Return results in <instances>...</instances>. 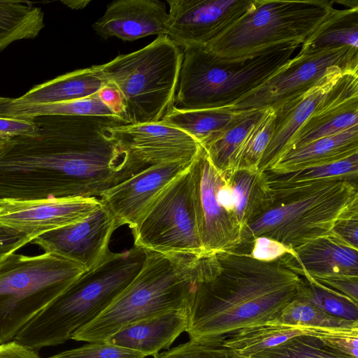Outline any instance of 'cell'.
I'll list each match as a JSON object with an SVG mask.
<instances>
[{
  "mask_svg": "<svg viewBox=\"0 0 358 358\" xmlns=\"http://www.w3.org/2000/svg\"><path fill=\"white\" fill-rule=\"evenodd\" d=\"M356 125H358V71H343L312 115L296 133L288 150L341 133Z\"/></svg>",
  "mask_w": 358,
  "mask_h": 358,
  "instance_id": "ac0fdd59",
  "label": "cell"
},
{
  "mask_svg": "<svg viewBox=\"0 0 358 358\" xmlns=\"http://www.w3.org/2000/svg\"><path fill=\"white\" fill-rule=\"evenodd\" d=\"M264 110L239 113L234 122L219 136L201 145L211 163L222 173L232 169L235 157L253 125Z\"/></svg>",
  "mask_w": 358,
  "mask_h": 358,
  "instance_id": "1f68e13d",
  "label": "cell"
},
{
  "mask_svg": "<svg viewBox=\"0 0 358 358\" xmlns=\"http://www.w3.org/2000/svg\"><path fill=\"white\" fill-rule=\"evenodd\" d=\"M182 59V48L160 35L140 50L99 65L123 97L126 124L158 122L173 108Z\"/></svg>",
  "mask_w": 358,
  "mask_h": 358,
  "instance_id": "52a82bcc",
  "label": "cell"
},
{
  "mask_svg": "<svg viewBox=\"0 0 358 358\" xmlns=\"http://www.w3.org/2000/svg\"><path fill=\"white\" fill-rule=\"evenodd\" d=\"M138 352L107 341L92 342L81 347L61 352L49 358H145Z\"/></svg>",
  "mask_w": 358,
  "mask_h": 358,
  "instance_id": "74e56055",
  "label": "cell"
},
{
  "mask_svg": "<svg viewBox=\"0 0 358 358\" xmlns=\"http://www.w3.org/2000/svg\"><path fill=\"white\" fill-rule=\"evenodd\" d=\"M301 46V54L343 47L358 50V5L334 8Z\"/></svg>",
  "mask_w": 358,
  "mask_h": 358,
  "instance_id": "83f0119b",
  "label": "cell"
},
{
  "mask_svg": "<svg viewBox=\"0 0 358 358\" xmlns=\"http://www.w3.org/2000/svg\"><path fill=\"white\" fill-rule=\"evenodd\" d=\"M33 240L31 236L0 223V262Z\"/></svg>",
  "mask_w": 358,
  "mask_h": 358,
  "instance_id": "60d3db41",
  "label": "cell"
},
{
  "mask_svg": "<svg viewBox=\"0 0 358 358\" xmlns=\"http://www.w3.org/2000/svg\"><path fill=\"white\" fill-rule=\"evenodd\" d=\"M266 173L271 189H284L301 185L333 180L357 181L358 153L343 159L304 168L302 169L275 173Z\"/></svg>",
  "mask_w": 358,
  "mask_h": 358,
  "instance_id": "4dcf8cb0",
  "label": "cell"
},
{
  "mask_svg": "<svg viewBox=\"0 0 358 358\" xmlns=\"http://www.w3.org/2000/svg\"><path fill=\"white\" fill-rule=\"evenodd\" d=\"M243 248L245 249L237 251L248 253L255 259L266 262L277 260L291 250L282 244L265 237L257 238Z\"/></svg>",
  "mask_w": 358,
  "mask_h": 358,
  "instance_id": "ab89813d",
  "label": "cell"
},
{
  "mask_svg": "<svg viewBox=\"0 0 358 358\" xmlns=\"http://www.w3.org/2000/svg\"><path fill=\"white\" fill-rule=\"evenodd\" d=\"M189 315V308L169 310L129 325L106 341L155 357L186 331Z\"/></svg>",
  "mask_w": 358,
  "mask_h": 358,
  "instance_id": "7402d4cb",
  "label": "cell"
},
{
  "mask_svg": "<svg viewBox=\"0 0 358 358\" xmlns=\"http://www.w3.org/2000/svg\"><path fill=\"white\" fill-rule=\"evenodd\" d=\"M329 330L267 322L237 330L223 337V345L236 356L247 358L301 334L322 338Z\"/></svg>",
  "mask_w": 358,
  "mask_h": 358,
  "instance_id": "484cf974",
  "label": "cell"
},
{
  "mask_svg": "<svg viewBox=\"0 0 358 358\" xmlns=\"http://www.w3.org/2000/svg\"><path fill=\"white\" fill-rule=\"evenodd\" d=\"M192 162L148 166L106 190L99 200L113 215L118 227L127 224L131 229L160 192Z\"/></svg>",
  "mask_w": 358,
  "mask_h": 358,
  "instance_id": "e0dca14e",
  "label": "cell"
},
{
  "mask_svg": "<svg viewBox=\"0 0 358 358\" xmlns=\"http://www.w3.org/2000/svg\"><path fill=\"white\" fill-rule=\"evenodd\" d=\"M273 323L332 331H358V322L330 315L309 302L296 297Z\"/></svg>",
  "mask_w": 358,
  "mask_h": 358,
  "instance_id": "d6a6232c",
  "label": "cell"
},
{
  "mask_svg": "<svg viewBox=\"0 0 358 358\" xmlns=\"http://www.w3.org/2000/svg\"><path fill=\"white\" fill-rule=\"evenodd\" d=\"M275 112L266 110L250 130L234 161L232 169H258L273 130Z\"/></svg>",
  "mask_w": 358,
  "mask_h": 358,
  "instance_id": "d590c367",
  "label": "cell"
},
{
  "mask_svg": "<svg viewBox=\"0 0 358 358\" xmlns=\"http://www.w3.org/2000/svg\"><path fill=\"white\" fill-rule=\"evenodd\" d=\"M38 131L11 138L0 155V200L100 197L131 176L127 152L107 129L117 117L51 115Z\"/></svg>",
  "mask_w": 358,
  "mask_h": 358,
  "instance_id": "6da1fadb",
  "label": "cell"
},
{
  "mask_svg": "<svg viewBox=\"0 0 358 358\" xmlns=\"http://www.w3.org/2000/svg\"><path fill=\"white\" fill-rule=\"evenodd\" d=\"M166 34L180 48L206 47L253 6L254 0H167Z\"/></svg>",
  "mask_w": 358,
  "mask_h": 358,
  "instance_id": "4fadbf2b",
  "label": "cell"
},
{
  "mask_svg": "<svg viewBox=\"0 0 358 358\" xmlns=\"http://www.w3.org/2000/svg\"><path fill=\"white\" fill-rule=\"evenodd\" d=\"M301 45L285 43L237 59L220 57L205 47L185 48L173 108H228L287 64Z\"/></svg>",
  "mask_w": 358,
  "mask_h": 358,
  "instance_id": "277c9868",
  "label": "cell"
},
{
  "mask_svg": "<svg viewBox=\"0 0 358 358\" xmlns=\"http://www.w3.org/2000/svg\"><path fill=\"white\" fill-rule=\"evenodd\" d=\"M155 358H236L234 353L223 345V337L192 340L168 351L158 354Z\"/></svg>",
  "mask_w": 358,
  "mask_h": 358,
  "instance_id": "8d00e7d4",
  "label": "cell"
},
{
  "mask_svg": "<svg viewBox=\"0 0 358 358\" xmlns=\"http://www.w3.org/2000/svg\"><path fill=\"white\" fill-rule=\"evenodd\" d=\"M272 202L241 233L238 248L265 237L293 249L331 234L336 221L358 205L356 181L333 180L271 189Z\"/></svg>",
  "mask_w": 358,
  "mask_h": 358,
  "instance_id": "8992f818",
  "label": "cell"
},
{
  "mask_svg": "<svg viewBox=\"0 0 358 358\" xmlns=\"http://www.w3.org/2000/svg\"><path fill=\"white\" fill-rule=\"evenodd\" d=\"M107 131L138 171L152 165L192 162L201 148L185 131L161 121L124 124L108 127Z\"/></svg>",
  "mask_w": 358,
  "mask_h": 358,
  "instance_id": "5bb4252c",
  "label": "cell"
},
{
  "mask_svg": "<svg viewBox=\"0 0 358 358\" xmlns=\"http://www.w3.org/2000/svg\"><path fill=\"white\" fill-rule=\"evenodd\" d=\"M238 115L225 108L192 110L173 108L161 122L185 131L203 145L224 131Z\"/></svg>",
  "mask_w": 358,
  "mask_h": 358,
  "instance_id": "f1b7e54d",
  "label": "cell"
},
{
  "mask_svg": "<svg viewBox=\"0 0 358 358\" xmlns=\"http://www.w3.org/2000/svg\"><path fill=\"white\" fill-rule=\"evenodd\" d=\"M108 82L99 65L76 70L37 85L17 99L23 103H45L73 101L96 94Z\"/></svg>",
  "mask_w": 358,
  "mask_h": 358,
  "instance_id": "cb8c5ba5",
  "label": "cell"
},
{
  "mask_svg": "<svg viewBox=\"0 0 358 358\" xmlns=\"http://www.w3.org/2000/svg\"><path fill=\"white\" fill-rule=\"evenodd\" d=\"M235 355V354H234ZM236 358H243L236 356ZM247 358H354L322 338L301 334Z\"/></svg>",
  "mask_w": 358,
  "mask_h": 358,
  "instance_id": "e575fe53",
  "label": "cell"
},
{
  "mask_svg": "<svg viewBox=\"0 0 358 358\" xmlns=\"http://www.w3.org/2000/svg\"><path fill=\"white\" fill-rule=\"evenodd\" d=\"M90 1H62V3L72 9H81L85 8Z\"/></svg>",
  "mask_w": 358,
  "mask_h": 358,
  "instance_id": "bcb514c9",
  "label": "cell"
},
{
  "mask_svg": "<svg viewBox=\"0 0 358 358\" xmlns=\"http://www.w3.org/2000/svg\"><path fill=\"white\" fill-rule=\"evenodd\" d=\"M331 234L349 246L358 249V205L351 208L336 221Z\"/></svg>",
  "mask_w": 358,
  "mask_h": 358,
  "instance_id": "f35d334b",
  "label": "cell"
},
{
  "mask_svg": "<svg viewBox=\"0 0 358 358\" xmlns=\"http://www.w3.org/2000/svg\"><path fill=\"white\" fill-rule=\"evenodd\" d=\"M336 69L358 71V50L348 47L301 54L232 106L233 112L278 109Z\"/></svg>",
  "mask_w": 358,
  "mask_h": 358,
  "instance_id": "8fae6325",
  "label": "cell"
},
{
  "mask_svg": "<svg viewBox=\"0 0 358 358\" xmlns=\"http://www.w3.org/2000/svg\"><path fill=\"white\" fill-rule=\"evenodd\" d=\"M277 260L305 278L358 277V249L349 246L332 234L291 249Z\"/></svg>",
  "mask_w": 358,
  "mask_h": 358,
  "instance_id": "d6986e66",
  "label": "cell"
},
{
  "mask_svg": "<svg viewBox=\"0 0 358 358\" xmlns=\"http://www.w3.org/2000/svg\"><path fill=\"white\" fill-rule=\"evenodd\" d=\"M224 175L232 190L234 215L242 230L272 202L266 173L258 169H239L230 170Z\"/></svg>",
  "mask_w": 358,
  "mask_h": 358,
  "instance_id": "d4e9b609",
  "label": "cell"
},
{
  "mask_svg": "<svg viewBox=\"0 0 358 358\" xmlns=\"http://www.w3.org/2000/svg\"><path fill=\"white\" fill-rule=\"evenodd\" d=\"M301 277L278 260L239 251L199 260L186 331L192 340L222 338L272 322L296 299Z\"/></svg>",
  "mask_w": 358,
  "mask_h": 358,
  "instance_id": "7a4b0ae2",
  "label": "cell"
},
{
  "mask_svg": "<svg viewBox=\"0 0 358 358\" xmlns=\"http://www.w3.org/2000/svg\"><path fill=\"white\" fill-rule=\"evenodd\" d=\"M97 95L108 108L124 121V104L123 97L114 85L108 83L100 89Z\"/></svg>",
  "mask_w": 358,
  "mask_h": 358,
  "instance_id": "ee69618b",
  "label": "cell"
},
{
  "mask_svg": "<svg viewBox=\"0 0 358 358\" xmlns=\"http://www.w3.org/2000/svg\"><path fill=\"white\" fill-rule=\"evenodd\" d=\"M344 71L336 69L296 98L275 110L273 130L258 169L266 171L288 150L298 130L312 115L325 94Z\"/></svg>",
  "mask_w": 358,
  "mask_h": 358,
  "instance_id": "44dd1931",
  "label": "cell"
},
{
  "mask_svg": "<svg viewBox=\"0 0 358 358\" xmlns=\"http://www.w3.org/2000/svg\"><path fill=\"white\" fill-rule=\"evenodd\" d=\"M190 166L160 192L131 228L134 246L163 255H206L199 235Z\"/></svg>",
  "mask_w": 358,
  "mask_h": 358,
  "instance_id": "30bf717a",
  "label": "cell"
},
{
  "mask_svg": "<svg viewBox=\"0 0 358 358\" xmlns=\"http://www.w3.org/2000/svg\"><path fill=\"white\" fill-rule=\"evenodd\" d=\"M190 170L199 235L205 254L235 251L240 245L241 227L216 196L224 174L213 166L202 146Z\"/></svg>",
  "mask_w": 358,
  "mask_h": 358,
  "instance_id": "7c38bea8",
  "label": "cell"
},
{
  "mask_svg": "<svg viewBox=\"0 0 358 358\" xmlns=\"http://www.w3.org/2000/svg\"><path fill=\"white\" fill-rule=\"evenodd\" d=\"M38 131V127L33 120H19L0 117V136L14 138L32 136Z\"/></svg>",
  "mask_w": 358,
  "mask_h": 358,
  "instance_id": "b9f144b4",
  "label": "cell"
},
{
  "mask_svg": "<svg viewBox=\"0 0 358 358\" xmlns=\"http://www.w3.org/2000/svg\"><path fill=\"white\" fill-rule=\"evenodd\" d=\"M315 280L358 302V277L338 276Z\"/></svg>",
  "mask_w": 358,
  "mask_h": 358,
  "instance_id": "7bdbcfd3",
  "label": "cell"
},
{
  "mask_svg": "<svg viewBox=\"0 0 358 358\" xmlns=\"http://www.w3.org/2000/svg\"><path fill=\"white\" fill-rule=\"evenodd\" d=\"M358 153V125L286 151L266 171L291 172L324 164Z\"/></svg>",
  "mask_w": 358,
  "mask_h": 358,
  "instance_id": "603a6c76",
  "label": "cell"
},
{
  "mask_svg": "<svg viewBox=\"0 0 358 358\" xmlns=\"http://www.w3.org/2000/svg\"><path fill=\"white\" fill-rule=\"evenodd\" d=\"M85 271L51 252L13 253L0 262V344L12 341L50 302Z\"/></svg>",
  "mask_w": 358,
  "mask_h": 358,
  "instance_id": "ba28073f",
  "label": "cell"
},
{
  "mask_svg": "<svg viewBox=\"0 0 358 358\" xmlns=\"http://www.w3.org/2000/svg\"><path fill=\"white\" fill-rule=\"evenodd\" d=\"M44 27L40 7L27 1H0V51L14 41L34 38Z\"/></svg>",
  "mask_w": 358,
  "mask_h": 358,
  "instance_id": "f546056e",
  "label": "cell"
},
{
  "mask_svg": "<svg viewBox=\"0 0 358 358\" xmlns=\"http://www.w3.org/2000/svg\"><path fill=\"white\" fill-rule=\"evenodd\" d=\"M168 11L158 0H118L107 6L93 24L100 36L132 41L150 35H166Z\"/></svg>",
  "mask_w": 358,
  "mask_h": 358,
  "instance_id": "ffe728a7",
  "label": "cell"
},
{
  "mask_svg": "<svg viewBox=\"0 0 358 358\" xmlns=\"http://www.w3.org/2000/svg\"><path fill=\"white\" fill-rule=\"evenodd\" d=\"M117 228L113 215L100 203L83 220L46 232L32 242L44 252L72 260L87 271L97 266L109 253L110 240Z\"/></svg>",
  "mask_w": 358,
  "mask_h": 358,
  "instance_id": "9a60e30c",
  "label": "cell"
},
{
  "mask_svg": "<svg viewBox=\"0 0 358 358\" xmlns=\"http://www.w3.org/2000/svg\"><path fill=\"white\" fill-rule=\"evenodd\" d=\"M11 138L0 136V155L8 148Z\"/></svg>",
  "mask_w": 358,
  "mask_h": 358,
  "instance_id": "7dc6e473",
  "label": "cell"
},
{
  "mask_svg": "<svg viewBox=\"0 0 358 358\" xmlns=\"http://www.w3.org/2000/svg\"><path fill=\"white\" fill-rule=\"evenodd\" d=\"M145 256L144 250L134 245L121 252L110 251L36 315L14 341L38 350L71 339L124 290L141 270Z\"/></svg>",
  "mask_w": 358,
  "mask_h": 358,
  "instance_id": "3957f363",
  "label": "cell"
},
{
  "mask_svg": "<svg viewBox=\"0 0 358 358\" xmlns=\"http://www.w3.org/2000/svg\"><path fill=\"white\" fill-rule=\"evenodd\" d=\"M51 115L118 117L100 100L97 93L84 99L45 103H23L17 98L0 96V117L32 120Z\"/></svg>",
  "mask_w": 358,
  "mask_h": 358,
  "instance_id": "4316f807",
  "label": "cell"
},
{
  "mask_svg": "<svg viewBox=\"0 0 358 358\" xmlns=\"http://www.w3.org/2000/svg\"><path fill=\"white\" fill-rule=\"evenodd\" d=\"M144 251L143 264L134 280L105 311L77 330L71 339L106 341L134 323L190 308L195 287L192 269L199 257Z\"/></svg>",
  "mask_w": 358,
  "mask_h": 358,
  "instance_id": "5b68a950",
  "label": "cell"
},
{
  "mask_svg": "<svg viewBox=\"0 0 358 358\" xmlns=\"http://www.w3.org/2000/svg\"><path fill=\"white\" fill-rule=\"evenodd\" d=\"M0 358H42L29 347L15 341L0 344Z\"/></svg>",
  "mask_w": 358,
  "mask_h": 358,
  "instance_id": "f6af8a7d",
  "label": "cell"
},
{
  "mask_svg": "<svg viewBox=\"0 0 358 358\" xmlns=\"http://www.w3.org/2000/svg\"><path fill=\"white\" fill-rule=\"evenodd\" d=\"M334 3L254 0L247 13L205 48L220 57L237 59L285 43L301 45L334 10Z\"/></svg>",
  "mask_w": 358,
  "mask_h": 358,
  "instance_id": "9c48e42d",
  "label": "cell"
},
{
  "mask_svg": "<svg viewBox=\"0 0 358 358\" xmlns=\"http://www.w3.org/2000/svg\"><path fill=\"white\" fill-rule=\"evenodd\" d=\"M296 298L330 315L358 322V302L315 280L301 277Z\"/></svg>",
  "mask_w": 358,
  "mask_h": 358,
  "instance_id": "836d02e7",
  "label": "cell"
},
{
  "mask_svg": "<svg viewBox=\"0 0 358 358\" xmlns=\"http://www.w3.org/2000/svg\"><path fill=\"white\" fill-rule=\"evenodd\" d=\"M100 203L95 197L3 201L0 205V223L34 239L83 220Z\"/></svg>",
  "mask_w": 358,
  "mask_h": 358,
  "instance_id": "2e32d148",
  "label": "cell"
},
{
  "mask_svg": "<svg viewBox=\"0 0 358 358\" xmlns=\"http://www.w3.org/2000/svg\"><path fill=\"white\" fill-rule=\"evenodd\" d=\"M3 201L0 200V205L2 203V202H3Z\"/></svg>",
  "mask_w": 358,
  "mask_h": 358,
  "instance_id": "c3c4849f",
  "label": "cell"
}]
</instances>
